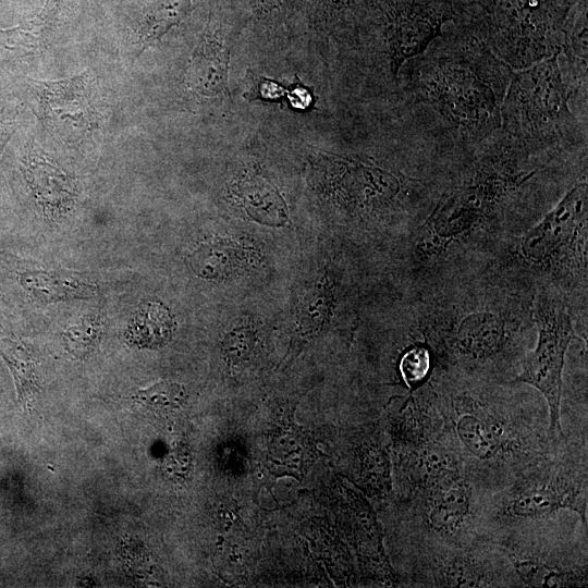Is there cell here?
Returning <instances> with one entry per match:
<instances>
[{"label":"cell","instance_id":"6da1fadb","mask_svg":"<svg viewBox=\"0 0 588 588\" xmlns=\"http://www.w3.org/2000/svg\"><path fill=\"white\" fill-rule=\"evenodd\" d=\"M514 70L455 24L400 69L408 135L420 154L464 160L501 127Z\"/></svg>","mask_w":588,"mask_h":588},{"label":"cell","instance_id":"7a4b0ae2","mask_svg":"<svg viewBox=\"0 0 588 588\" xmlns=\"http://www.w3.org/2000/svg\"><path fill=\"white\" fill-rule=\"evenodd\" d=\"M555 162L530 156L500 128L453 168L422 224L426 253H444L497 220Z\"/></svg>","mask_w":588,"mask_h":588},{"label":"cell","instance_id":"3957f363","mask_svg":"<svg viewBox=\"0 0 588 588\" xmlns=\"http://www.w3.org/2000/svg\"><path fill=\"white\" fill-rule=\"evenodd\" d=\"M569 98L558 54L514 71L501 108L500 131L539 159L586 158L587 121L574 113Z\"/></svg>","mask_w":588,"mask_h":588},{"label":"cell","instance_id":"277c9868","mask_svg":"<svg viewBox=\"0 0 588 588\" xmlns=\"http://www.w3.org/2000/svg\"><path fill=\"white\" fill-rule=\"evenodd\" d=\"M580 0H475L457 24L518 71L560 53L567 17Z\"/></svg>","mask_w":588,"mask_h":588},{"label":"cell","instance_id":"5b68a950","mask_svg":"<svg viewBox=\"0 0 588 588\" xmlns=\"http://www.w3.org/2000/svg\"><path fill=\"white\" fill-rule=\"evenodd\" d=\"M587 211V180L581 175L554 207L517 238L516 261L532 272L555 279H586Z\"/></svg>","mask_w":588,"mask_h":588},{"label":"cell","instance_id":"8992f818","mask_svg":"<svg viewBox=\"0 0 588 588\" xmlns=\"http://www.w3.org/2000/svg\"><path fill=\"white\" fill-rule=\"evenodd\" d=\"M523 324L513 308L488 303L446 310L429 324L427 334L443 356L479 367L504 359L517 344Z\"/></svg>","mask_w":588,"mask_h":588},{"label":"cell","instance_id":"52a82bcc","mask_svg":"<svg viewBox=\"0 0 588 588\" xmlns=\"http://www.w3.org/2000/svg\"><path fill=\"white\" fill-rule=\"evenodd\" d=\"M532 318L537 342L523 359L515 381L529 384L542 394L548 404L550 432L556 437L562 434L563 369L566 351L576 339L574 321L567 306L547 293L534 301Z\"/></svg>","mask_w":588,"mask_h":588},{"label":"cell","instance_id":"ba28073f","mask_svg":"<svg viewBox=\"0 0 588 588\" xmlns=\"http://www.w3.org/2000/svg\"><path fill=\"white\" fill-rule=\"evenodd\" d=\"M376 28L392 83L402 65L421 52L456 21L454 0H376Z\"/></svg>","mask_w":588,"mask_h":588},{"label":"cell","instance_id":"9c48e42d","mask_svg":"<svg viewBox=\"0 0 588 588\" xmlns=\"http://www.w3.org/2000/svg\"><path fill=\"white\" fill-rule=\"evenodd\" d=\"M450 424L462 452L478 462H500L523 451V440L497 409L467 392L453 396Z\"/></svg>","mask_w":588,"mask_h":588},{"label":"cell","instance_id":"30bf717a","mask_svg":"<svg viewBox=\"0 0 588 588\" xmlns=\"http://www.w3.org/2000/svg\"><path fill=\"white\" fill-rule=\"evenodd\" d=\"M561 510L577 513L586 524L583 482L551 470L518 481L502 503V515L520 519L541 518Z\"/></svg>","mask_w":588,"mask_h":588},{"label":"cell","instance_id":"8fae6325","mask_svg":"<svg viewBox=\"0 0 588 588\" xmlns=\"http://www.w3.org/2000/svg\"><path fill=\"white\" fill-rule=\"evenodd\" d=\"M39 107L47 125L62 137L77 138L95 125L84 77L36 82Z\"/></svg>","mask_w":588,"mask_h":588},{"label":"cell","instance_id":"7c38bea8","mask_svg":"<svg viewBox=\"0 0 588 588\" xmlns=\"http://www.w3.org/2000/svg\"><path fill=\"white\" fill-rule=\"evenodd\" d=\"M449 432L405 449V475L416 494L425 495L463 477L462 456Z\"/></svg>","mask_w":588,"mask_h":588},{"label":"cell","instance_id":"4fadbf2b","mask_svg":"<svg viewBox=\"0 0 588 588\" xmlns=\"http://www.w3.org/2000/svg\"><path fill=\"white\" fill-rule=\"evenodd\" d=\"M425 495V524L436 535L454 536L470 517L473 488L463 477Z\"/></svg>","mask_w":588,"mask_h":588},{"label":"cell","instance_id":"5bb4252c","mask_svg":"<svg viewBox=\"0 0 588 588\" xmlns=\"http://www.w3.org/2000/svg\"><path fill=\"white\" fill-rule=\"evenodd\" d=\"M230 52L215 35L206 33L195 50L187 70L188 85L203 96L228 91Z\"/></svg>","mask_w":588,"mask_h":588},{"label":"cell","instance_id":"9a60e30c","mask_svg":"<svg viewBox=\"0 0 588 588\" xmlns=\"http://www.w3.org/2000/svg\"><path fill=\"white\" fill-rule=\"evenodd\" d=\"M23 286L41 302L87 298L97 287L83 275L69 271H36L24 273Z\"/></svg>","mask_w":588,"mask_h":588},{"label":"cell","instance_id":"2e32d148","mask_svg":"<svg viewBox=\"0 0 588 588\" xmlns=\"http://www.w3.org/2000/svg\"><path fill=\"white\" fill-rule=\"evenodd\" d=\"M515 573L526 586L580 587L587 585L586 572L547 563L531 555L512 554Z\"/></svg>","mask_w":588,"mask_h":588},{"label":"cell","instance_id":"e0dca14e","mask_svg":"<svg viewBox=\"0 0 588 588\" xmlns=\"http://www.w3.org/2000/svg\"><path fill=\"white\" fill-rule=\"evenodd\" d=\"M173 331V319L162 305L150 303L142 307L130 329V339L137 345L155 347L166 343Z\"/></svg>","mask_w":588,"mask_h":588},{"label":"cell","instance_id":"ac0fdd59","mask_svg":"<svg viewBox=\"0 0 588 588\" xmlns=\"http://www.w3.org/2000/svg\"><path fill=\"white\" fill-rule=\"evenodd\" d=\"M437 583L445 587H487L494 579L488 567L467 555H452L439 563Z\"/></svg>","mask_w":588,"mask_h":588},{"label":"cell","instance_id":"d6986e66","mask_svg":"<svg viewBox=\"0 0 588 588\" xmlns=\"http://www.w3.org/2000/svg\"><path fill=\"white\" fill-rule=\"evenodd\" d=\"M0 355L13 373L20 404L27 409L37 392L33 358L26 348L8 339L0 340Z\"/></svg>","mask_w":588,"mask_h":588},{"label":"cell","instance_id":"ffe728a7","mask_svg":"<svg viewBox=\"0 0 588 588\" xmlns=\"http://www.w3.org/2000/svg\"><path fill=\"white\" fill-rule=\"evenodd\" d=\"M191 11L189 0H167L155 4L146 13L139 29V53L179 24Z\"/></svg>","mask_w":588,"mask_h":588},{"label":"cell","instance_id":"44dd1931","mask_svg":"<svg viewBox=\"0 0 588 588\" xmlns=\"http://www.w3.org/2000/svg\"><path fill=\"white\" fill-rule=\"evenodd\" d=\"M38 195L50 206L64 207L72 200L74 186L68 176L49 162H38L36 167Z\"/></svg>","mask_w":588,"mask_h":588},{"label":"cell","instance_id":"7402d4cb","mask_svg":"<svg viewBox=\"0 0 588 588\" xmlns=\"http://www.w3.org/2000/svg\"><path fill=\"white\" fill-rule=\"evenodd\" d=\"M187 394L183 385L172 381H161L142 389L135 395L136 402L158 413L176 411L186 402Z\"/></svg>","mask_w":588,"mask_h":588},{"label":"cell","instance_id":"603a6c76","mask_svg":"<svg viewBox=\"0 0 588 588\" xmlns=\"http://www.w3.org/2000/svg\"><path fill=\"white\" fill-rule=\"evenodd\" d=\"M231 248L221 244H210L200 246L191 256V266L195 273L203 278H216L231 271L228 267L231 265V256L237 254L231 253Z\"/></svg>","mask_w":588,"mask_h":588},{"label":"cell","instance_id":"cb8c5ba5","mask_svg":"<svg viewBox=\"0 0 588 588\" xmlns=\"http://www.w3.org/2000/svg\"><path fill=\"white\" fill-rule=\"evenodd\" d=\"M100 329L98 318L94 316L83 318L64 332L63 340L66 350L74 356H86L97 345Z\"/></svg>","mask_w":588,"mask_h":588},{"label":"cell","instance_id":"d4e9b609","mask_svg":"<svg viewBox=\"0 0 588 588\" xmlns=\"http://www.w3.org/2000/svg\"><path fill=\"white\" fill-rule=\"evenodd\" d=\"M431 368V357L427 347L416 345L401 359L400 370L403 380L411 388H418L427 380Z\"/></svg>","mask_w":588,"mask_h":588},{"label":"cell","instance_id":"484cf974","mask_svg":"<svg viewBox=\"0 0 588 588\" xmlns=\"http://www.w3.org/2000/svg\"><path fill=\"white\" fill-rule=\"evenodd\" d=\"M254 83L255 84L249 91V95H245V97L249 99L258 98L262 100L274 101L283 97H289L290 88L285 89L274 81L265 77H258Z\"/></svg>","mask_w":588,"mask_h":588},{"label":"cell","instance_id":"4316f807","mask_svg":"<svg viewBox=\"0 0 588 588\" xmlns=\"http://www.w3.org/2000/svg\"><path fill=\"white\" fill-rule=\"evenodd\" d=\"M292 107L296 110H307L314 102L311 91L299 84H295L290 87V94L287 97Z\"/></svg>","mask_w":588,"mask_h":588},{"label":"cell","instance_id":"83f0119b","mask_svg":"<svg viewBox=\"0 0 588 588\" xmlns=\"http://www.w3.org/2000/svg\"><path fill=\"white\" fill-rule=\"evenodd\" d=\"M324 15L336 17L352 8L355 0H315Z\"/></svg>","mask_w":588,"mask_h":588},{"label":"cell","instance_id":"f1b7e54d","mask_svg":"<svg viewBox=\"0 0 588 588\" xmlns=\"http://www.w3.org/2000/svg\"><path fill=\"white\" fill-rule=\"evenodd\" d=\"M286 0H250V4L258 15L268 14L279 9Z\"/></svg>","mask_w":588,"mask_h":588},{"label":"cell","instance_id":"f546056e","mask_svg":"<svg viewBox=\"0 0 588 588\" xmlns=\"http://www.w3.org/2000/svg\"><path fill=\"white\" fill-rule=\"evenodd\" d=\"M13 133V124L5 118L0 117V156Z\"/></svg>","mask_w":588,"mask_h":588}]
</instances>
